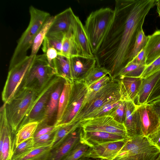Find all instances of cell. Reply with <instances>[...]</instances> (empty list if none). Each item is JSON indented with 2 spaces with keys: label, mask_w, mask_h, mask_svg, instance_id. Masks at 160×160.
<instances>
[{
  "label": "cell",
  "mask_w": 160,
  "mask_h": 160,
  "mask_svg": "<svg viewBox=\"0 0 160 160\" xmlns=\"http://www.w3.org/2000/svg\"><path fill=\"white\" fill-rule=\"evenodd\" d=\"M30 20L28 25L18 39L10 60L9 68L24 59L27 52L32 47L37 34L47 19L51 16L48 12L31 5L29 8Z\"/></svg>",
  "instance_id": "obj_4"
},
{
  "label": "cell",
  "mask_w": 160,
  "mask_h": 160,
  "mask_svg": "<svg viewBox=\"0 0 160 160\" xmlns=\"http://www.w3.org/2000/svg\"><path fill=\"white\" fill-rule=\"evenodd\" d=\"M0 125L5 131V136L2 147L0 149V160H12L15 147V135L12 131L7 119L6 110H0Z\"/></svg>",
  "instance_id": "obj_16"
},
{
  "label": "cell",
  "mask_w": 160,
  "mask_h": 160,
  "mask_svg": "<svg viewBox=\"0 0 160 160\" xmlns=\"http://www.w3.org/2000/svg\"><path fill=\"white\" fill-rule=\"evenodd\" d=\"M156 112L160 120V99L150 103Z\"/></svg>",
  "instance_id": "obj_48"
},
{
  "label": "cell",
  "mask_w": 160,
  "mask_h": 160,
  "mask_svg": "<svg viewBox=\"0 0 160 160\" xmlns=\"http://www.w3.org/2000/svg\"><path fill=\"white\" fill-rule=\"evenodd\" d=\"M82 129L80 126L58 146L52 149L48 160H62L80 141Z\"/></svg>",
  "instance_id": "obj_19"
},
{
  "label": "cell",
  "mask_w": 160,
  "mask_h": 160,
  "mask_svg": "<svg viewBox=\"0 0 160 160\" xmlns=\"http://www.w3.org/2000/svg\"><path fill=\"white\" fill-rule=\"evenodd\" d=\"M52 64L57 76L73 82L70 70L69 58L58 54L53 60Z\"/></svg>",
  "instance_id": "obj_25"
},
{
  "label": "cell",
  "mask_w": 160,
  "mask_h": 160,
  "mask_svg": "<svg viewBox=\"0 0 160 160\" xmlns=\"http://www.w3.org/2000/svg\"><path fill=\"white\" fill-rule=\"evenodd\" d=\"M148 36H146L141 29L138 32L136 40L133 48L130 54L128 62L132 60L145 47L148 40Z\"/></svg>",
  "instance_id": "obj_35"
},
{
  "label": "cell",
  "mask_w": 160,
  "mask_h": 160,
  "mask_svg": "<svg viewBox=\"0 0 160 160\" xmlns=\"http://www.w3.org/2000/svg\"><path fill=\"white\" fill-rule=\"evenodd\" d=\"M74 13L69 7L54 16V20L48 33L62 32L65 33L70 29L72 16Z\"/></svg>",
  "instance_id": "obj_22"
},
{
  "label": "cell",
  "mask_w": 160,
  "mask_h": 160,
  "mask_svg": "<svg viewBox=\"0 0 160 160\" xmlns=\"http://www.w3.org/2000/svg\"><path fill=\"white\" fill-rule=\"evenodd\" d=\"M127 102L122 100L120 103L111 110L107 115L112 117L115 120L123 124L124 120Z\"/></svg>",
  "instance_id": "obj_39"
},
{
  "label": "cell",
  "mask_w": 160,
  "mask_h": 160,
  "mask_svg": "<svg viewBox=\"0 0 160 160\" xmlns=\"http://www.w3.org/2000/svg\"><path fill=\"white\" fill-rule=\"evenodd\" d=\"M80 122L72 121L62 126L55 133L52 144V149L61 144L71 133L80 126Z\"/></svg>",
  "instance_id": "obj_28"
},
{
  "label": "cell",
  "mask_w": 160,
  "mask_h": 160,
  "mask_svg": "<svg viewBox=\"0 0 160 160\" xmlns=\"http://www.w3.org/2000/svg\"><path fill=\"white\" fill-rule=\"evenodd\" d=\"M120 89V80L115 79H112L97 91H88L82 106L72 121L81 122L106 103L121 100Z\"/></svg>",
  "instance_id": "obj_5"
},
{
  "label": "cell",
  "mask_w": 160,
  "mask_h": 160,
  "mask_svg": "<svg viewBox=\"0 0 160 160\" xmlns=\"http://www.w3.org/2000/svg\"><path fill=\"white\" fill-rule=\"evenodd\" d=\"M123 124L129 138L143 136L137 105L135 102L132 101L127 102Z\"/></svg>",
  "instance_id": "obj_17"
},
{
  "label": "cell",
  "mask_w": 160,
  "mask_h": 160,
  "mask_svg": "<svg viewBox=\"0 0 160 160\" xmlns=\"http://www.w3.org/2000/svg\"><path fill=\"white\" fill-rule=\"evenodd\" d=\"M52 145L34 148L23 156L13 160H48Z\"/></svg>",
  "instance_id": "obj_32"
},
{
  "label": "cell",
  "mask_w": 160,
  "mask_h": 160,
  "mask_svg": "<svg viewBox=\"0 0 160 160\" xmlns=\"http://www.w3.org/2000/svg\"><path fill=\"white\" fill-rule=\"evenodd\" d=\"M129 139L124 136L107 132L84 131L82 129L80 140L91 147L100 143Z\"/></svg>",
  "instance_id": "obj_20"
},
{
  "label": "cell",
  "mask_w": 160,
  "mask_h": 160,
  "mask_svg": "<svg viewBox=\"0 0 160 160\" xmlns=\"http://www.w3.org/2000/svg\"><path fill=\"white\" fill-rule=\"evenodd\" d=\"M34 148V138L29 139L16 146L14 148L12 160L20 158L26 154Z\"/></svg>",
  "instance_id": "obj_36"
},
{
  "label": "cell",
  "mask_w": 160,
  "mask_h": 160,
  "mask_svg": "<svg viewBox=\"0 0 160 160\" xmlns=\"http://www.w3.org/2000/svg\"><path fill=\"white\" fill-rule=\"evenodd\" d=\"M89 147L80 140L62 160H79L83 156Z\"/></svg>",
  "instance_id": "obj_34"
},
{
  "label": "cell",
  "mask_w": 160,
  "mask_h": 160,
  "mask_svg": "<svg viewBox=\"0 0 160 160\" xmlns=\"http://www.w3.org/2000/svg\"><path fill=\"white\" fill-rule=\"evenodd\" d=\"M39 93L33 89L23 88L4 103L7 119L14 134L31 110Z\"/></svg>",
  "instance_id": "obj_3"
},
{
  "label": "cell",
  "mask_w": 160,
  "mask_h": 160,
  "mask_svg": "<svg viewBox=\"0 0 160 160\" xmlns=\"http://www.w3.org/2000/svg\"><path fill=\"white\" fill-rule=\"evenodd\" d=\"M115 13L114 9L102 8L92 12L86 19L84 28L94 56L111 28Z\"/></svg>",
  "instance_id": "obj_2"
},
{
  "label": "cell",
  "mask_w": 160,
  "mask_h": 160,
  "mask_svg": "<svg viewBox=\"0 0 160 160\" xmlns=\"http://www.w3.org/2000/svg\"><path fill=\"white\" fill-rule=\"evenodd\" d=\"M121 101V100H116L106 103L88 115L84 120L107 115L111 110L120 103Z\"/></svg>",
  "instance_id": "obj_38"
},
{
  "label": "cell",
  "mask_w": 160,
  "mask_h": 160,
  "mask_svg": "<svg viewBox=\"0 0 160 160\" xmlns=\"http://www.w3.org/2000/svg\"><path fill=\"white\" fill-rule=\"evenodd\" d=\"M54 18V16H50L46 21L37 34L31 47V55L35 56L37 55L39 48L48 32Z\"/></svg>",
  "instance_id": "obj_31"
},
{
  "label": "cell",
  "mask_w": 160,
  "mask_h": 160,
  "mask_svg": "<svg viewBox=\"0 0 160 160\" xmlns=\"http://www.w3.org/2000/svg\"><path fill=\"white\" fill-rule=\"evenodd\" d=\"M88 92V87L84 81H73L68 104L58 126H62L72 121L82 106Z\"/></svg>",
  "instance_id": "obj_10"
},
{
  "label": "cell",
  "mask_w": 160,
  "mask_h": 160,
  "mask_svg": "<svg viewBox=\"0 0 160 160\" xmlns=\"http://www.w3.org/2000/svg\"><path fill=\"white\" fill-rule=\"evenodd\" d=\"M71 75L73 81H84L88 74L96 65L95 58L80 56L69 58Z\"/></svg>",
  "instance_id": "obj_15"
},
{
  "label": "cell",
  "mask_w": 160,
  "mask_h": 160,
  "mask_svg": "<svg viewBox=\"0 0 160 160\" xmlns=\"http://www.w3.org/2000/svg\"><path fill=\"white\" fill-rule=\"evenodd\" d=\"M160 78V70L143 78L136 98L137 105L146 103L148 98Z\"/></svg>",
  "instance_id": "obj_23"
},
{
  "label": "cell",
  "mask_w": 160,
  "mask_h": 160,
  "mask_svg": "<svg viewBox=\"0 0 160 160\" xmlns=\"http://www.w3.org/2000/svg\"><path fill=\"white\" fill-rule=\"evenodd\" d=\"M71 29L79 50V56L88 58H95L84 26L79 18L74 13L72 16Z\"/></svg>",
  "instance_id": "obj_13"
},
{
  "label": "cell",
  "mask_w": 160,
  "mask_h": 160,
  "mask_svg": "<svg viewBox=\"0 0 160 160\" xmlns=\"http://www.w3.org/2000/svg\"><path fill=\"white\" fill-rule=\"evenodd\" d=\"M109 71L104 67L96 65L88 74L84 81L88 87L92 84L106 75H109Z\"/></svg>",
  "instance_id": "obj_37"
},
{
  "label": "cell",
  "mask_w": 160,
  "mask_h": 160,
  "mask_svg": "<svg viewBox=\"0 0 160 160\" xmlns=\"http://www.w3.org/2000/svg\"><path fill=\"white\" fill-rule=\"evenodd\" d=\"M148 40L144 48L148 66L160 56V29L148 36Z\"/></svg>",
  "instance_id": "obj_24"
},
{
  "label": "cell",
  "mask_w": 160,
  "mask_h": 160,
  "mask_svg": "<svg viewBox=\"0 0 160 160\" xmlns=\"http://www.w3.org/2000/svg\"><path fill=\"white\" fill-rule=\"evenodd\" d=\"M35 56H27L18 63L9 68L7 79L2 93V99L4 103L7 102L22 88L25 78Z\"/></svg>",
  "instance_id": "obj_8"
},
{
  "label": "cell",
  "mask_w": 160,
  "mask_h": 160,
  "mask_svg": "<svg viewBox=\"0 0 160 160\" xmlns=\"http://www.w3.org/2000/svg\"><path fill=\"white\" fill-rule=\"evenodd\" d=\"M112 79L108 75L105 76L88 87L89 91L96 92L105 85Z\"/></svg>",
  "instance_id": "obj_43"
},
{
  "label": "cell",
  "mask_w": 160,
  "mask_h": 160,
  "mask_svg": "<svg viewBox=\"0 0 160 160\" xmlns=\"http://www.w3.org/2000/svg\"><path fill=\"white\" fill-rule=\"evenodd\" d=\"M160 99V78L151 93L146 103Z\"/></svg>",
  "instance_id": "obj_45"
},
{
  "label": "cell",
  "mask_w": 160,
  "mask_h": 160,
  "mask_svg": "<svg viewBox=\"0 0 160 160\" xmlns=\"http://www.w3.org/2000/svg\"><path fill=\"white\" fill-rule=\"evenodd\" d=\"M137 107L142 135L148 137L155 132L160 126V119L150 103L137 105Z\"/></svg>",
  "instance_id": "obj_14"
},
{
  "label": "cell",
  "mask_w": 160,
  "mask_h": 160,
  "mask_svg": "<svg viewBox=\"0 0 160 160\" xmlns=\"http://www.w3.org/2000/svg\"><path fill=\"white\" fill-rule=\"evenodd\" d=\"M160 153L147 137L141 136L128 140L113 160H155Z\"/></svg>",
  "instance_id": "obj_7"
},
{
  "label": "cell",
  "mask_w": 160,
  "mask_h": 160,
  "mask_svg": "<svg viewBox=\"0 0 160 160\" xmlns=\"http://www.w3.org/2000/svg\"><path fill=\"white\" fill-rule=\"evenodd\" d=\"M39 124L38 121L28 122L18 129L15 135V146L31 138H34Z\"/></svg>",
  "instance_id": "obj_29"
},
{
  "label": "cell",
  "mask_w": 160,
  "mask_h": 160,
  "mask_svg": "<svg viewBox=\"0 0 160 160\" xmlns=\"http://www.w3.org/2000/svg\"><path fill=\"white\" fill-rule=\"evenodd\" d=\"M65 80L62 78L52 92L46 105L42 118L38 126L50 125L57 115L59 98Z\"/></svg>",
  "instance_id": "obj_18"
},
{
  "label": "cell",
  "mask_w": 160,
  "mask_h": 160,
  "mask_svg": "<svg viewBox=\"0 0 160 160\" xmlns=\"http://www.w3.org/2000/svg\"><path fill=\"white\" fill-rule=\"evenodd\" d=\"M62 78L55 76L39 93L32 109L19 128L28 122L34 121L39 122L41 121L51 94Z\"/></svg>",
  "instance_id": "obj_11"
},
{
  "label": "cell",
  "mask_w": 160,
  "mask_h": 160,
  "mask_svg": "<svg viewBox=\"0 0 160 160\" xmlns=\"http://www.w3.org/2000/svg\"><path fill=\"white\" fill-rule=\"evenodd\" d=\"M56 76L54 68L45 54L36 55L25 78L22 88H31L40 93Z\"/></svg>",
  "instance_id": "obj_6"
},
{
  "label": "cell",
  "mask_w": 160,
  "mask_h": 160,
  "mask_svg": "<svg viewBox=\"0 0 160 160\" xmlns=\"http://www.w3.org/2000/svg\"><path fill=\"white\" fill-rule=\"evenodd\" d=\"M156 5L157 6V11L160 17V0H156Z\"/></svg>",
  "instance_id": "obj_49"
},
{
  "label": "cell",
  "mask_w": 160,
  "mask_h": 160,
  "mask_svg": "<svg viewBox=\"0 0 160 160\" xmlns=\"http://www.w3.org/2000/svg\"><path fill=\"white\" fill-rule=\"evenodd\" d=\"M104 160L103 159H95V160Z\"/></svg>",
  "instance_id": "obj_51"
},
{
  "label": "cell",
  "mask_w": 160,
  "mask_h": 160,
  "mask_svg": "<svg viewBox=\"0 0 160 160\" xmlns=\"http://www.w3.org/2000/svg\"><path fill=\"white\" fill-rule=\"evenodd\" d=\"M146 59L145 52L144 48L130 62L137 64L146 65Z\"/></svg>",
  "instance_id": "obj_46"
},
{
  "label": "cell",
  "mask_w": 160,
  "mask_h": 160,
  "mask_svg": "<svg viewBox=\"0 0 160 160\" xmlns=\"http://www.w3.org/2000/svg\"><path fill=\"white\" fill-rule=\"evenodd\" d=\"M56 131H52L34 138V148L44 147L52 145Z\"/></svg>",
  "instance_id": "obj_40"
},
{
  "label": "cell",
  "mask_w": 160,
  "mask_h": 160,
  "mask_svg": "<svg viewBox=\"0 0 160 160\" xmlns=\"http://www.w3.org/2000/svg\"><path fill=\"white\" fill-rule=\"evenodd\" d=\"M64 33L62 32L48 33L42 43V50L45 53L49 48H55L58 54L62 52V43Z\"/></svg>",
  "instance_id": "obj_30"
},
{
  "label": "cell",
  "mask_w": 160,
  "mask_h": 160,
  "mask_svg": "<svg viewBox=\"0 0 160 160\" xmlns=\"http://www.w3.org/2000/svg\"><path fill=\"white\" fill-rule=\"evenodd\" d=\"M80 126L84 131L103 132L129 138L124 124L118 122L109 116L83 120L80 122Z\"/></svg>",
  "instance_id": "obj_9"
},
{
  "label": "cell",
  "mask_w": 160,
  "mask_h": 160,
  "mask_svg": "<svg viewBox=\"0 0 160 160\" xmlns=\"http://www.w3.org/2000/svg\"><path fill=\"white\" fill-rule=\"evenodd\" d=\"M147 137L150 142L160 150V126Z\"/></svg>",
  "instance_id": "obj_44"
},
{
  "label": "cell",
  "mask_w": 160,
  "mask_h": 160,
  "mask_svg": "<svg viewBox=\"0 0 160 160\" xmlns=\"http://www.w3.org/2000/svg\"><path fill=\"white\" fill-rule=\"evenodd\" d=\"M155 160H160V153L159 155L158 156V157Z\"/></svg>",
  "instance_id": "obj_50"
},
{
  "label": "cell",
  "mask_w": 160,
  "mask_h": 160,
  "mask_svg": "<svg viewBox=\"0 0 160 160\" xmlns=\"http://www.w3.org/2000/svg\"><path fill=\"white\" fill-rule=\"evenodd\" d=\"M61 126L60 125L56 126L54 125L38 126L35 133L34 138H36L52 131H57Z\"/></svg>",
  "instance_id": "obj_42"
},
{
  "label": "cell",
  "mask_w": 160,
  "mask_h": 160,
  "mask_svg": "<svg viewBox=\"0 0 160 160\" xmlns=\"http://www.w3.org/2000/svg\"><path fill=\"white\" fill-rule=\"evenodd\" d=\"M146 66L130 62L120 71L116 79H120L124 77H140Z\"/></svg>",
  "instance_id": "obj_33"
},
{
  "label": "cell",
  "mask_w": 160,
  "mask_h": 160,
  "mask_svg": "<svg viewBox=\"0 0 160 160\" xmlns=\"http://www.w3.org/2000/svg\"><path fill=\"white\" fill-rule=\"evenodd\" d=\"M119 80L121 100L134 102L142 84V78L140 77H124Z\"/></svg>",
  "instance_id": "obj_21"
},
{
  "label": "cell",
  "mask_w": 160,
  "mask_h": 160,
  "mask_svg": "<svg viewBox=\"0 0 160 160\" xmlns=\"http://www.w3.org/2000/svg\"><path fill=\"white\" fill-rule=\"evenodd\" d=\"M73 83L65 80L59 99L58 111L54 124L55 126H58L61 121L67 107L70 98Z\"/></svg>",
  "instance_id": "obj_26"
},
{
  "label": "cell",
  "mask_w": 160,
  "mask_h": 160,
  "mask_svg": "<svg viewBox=\"0 0 160 160\" xmlns=\"http://www.w3.org/2000/svg\"><path fill=\"white\" fill-rule=\"evenodd\" d=\"M160 70V56L150 64L146 66L140 78H145Z\"/></svg>",
  "instance_id": "obj_41"
},
{
  "label": "cell",
  "mask_w": 160,
  "mask_h": 160,
  "mask_svg": "<svg viewBox=\"0 0 160 160\" xmlns=\"http://www.w3.org/2000/svg\"><path fill=\"white\" fill-rule=\"evenodd\" d=\"M44 54L46 55L49 63L53 66V60L57 57L58 54L57 50L54 48H48L45 53Z\"/></svg>",
  "instance_id": "obj_47"
},
{
  "label": "cell",
  "mask_w": 160,
  "mask_h": 160,
  "mask_svg": "<svg viewBox=\"0 0 160 160\" xmlns=\"http://www.w3.org/2000/svg\"><path fill=\"white\" fill-rule=\"evenodd\" d=\"M60 55L68 58L79 56L78 48L75 41L71 29L64 33Z\"/></svg>",
  "instance_id": "obj_27"
},
{
  "label": "cell",
  "mask_w": 160,
  "mask_h": 160,
  "mask_svg": "<svg viewBox=\"0 0 160 160\" xmlns=\"http://www.w3.org/2000/svg\"><path fill=\"white\" fill-rule=\"evenodd\" d=\"M82 158L81 159H79V160H82Z\"/></svg>",
  "instance_id": "obj_52"
},
{
  "label": "cell",
  "mask_w": 160,
  "mask_h": 160,
  "mask_svg": "<svg viewBox=\"0 0 160 160\" xmlns=\"http://www.w3.org/2000/svg\"><path fill=\"white\" fill-rule=\"evenodd\" d=\"M128 140L103 143L89 147L83 158L113 160Z\"/></svg>",
  "instance_id": "obj_12"
},
{
  "label": "cell",
  "mask_w": 160,
  "mask_h": 160,
  "mask_svg": "<svg viewBox=\"0 0 160 160\" xmlns=\"http://www.w3.org/2000/svg\"><path fill=\"white\" fill-rule=\"evenodd\" d=\"M155 0H116L111 28L96 54V65L105 68L112 79L128 62L137 35Z\"/></svg>",
  "instance_id": "obj_1"
}]
</instances>
